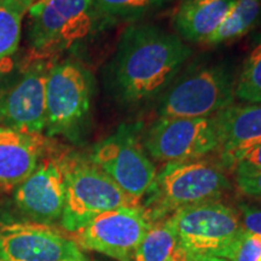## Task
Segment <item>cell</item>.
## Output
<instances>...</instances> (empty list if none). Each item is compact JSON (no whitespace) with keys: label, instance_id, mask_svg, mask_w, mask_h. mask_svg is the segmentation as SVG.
Masks as SVG:
<instances>
[{"label":"cell","instance_id":"obj_1","mask_svg":"<svg viewBox=\"0 0 261 261\" xmlns=\"http://www.w3.org/2000/svg\"><path fill=\"white\" fill-rule=\"evenodd\" d=\"M192 54L178 35L150 24L129 25L106 70V85L123 107L161 97Z\"/></svg>","mask_w":261,"mask_h":261},{"label":"cell","instance_id":"obj_18","mask_svg":"<svg viewBox=\"0 0 261 261\" xmlns=\"http://www.w3.org/2000/svg\"><path fill=\"white\" fill-rule=\"evenodd\" d=\"M179 246L173 217L155 221L128 261H167Z\"/></svg>","mask_w":261,"mask_h":261},{"label":"cell","instance_id":"obj_13","mask_svg":"<svg viewBox=\"0 0 261 261\" xmlns=\"http://www.w3.org/2000/svg\"><path fill=\"white\" fill-rule=\"evenodd\" d=\"M14 201L33 223L50 225L61 219L65 201L62 159L42 156L32 174L15 189Z\"/></svg>","mask_w":261,"mask_h":261},{"label":"cell","instance_id":"obj_5","mask_svg":"<svg viewBox=\"0 0 261 261\" xmlns=\"http://www.w3.org/2000/svg\"><path fill=\"white\" fill-rule=\"evenodd\" d=\"M236 79L223 63L192 67L160 97V117H212L234 99Z\"/></svg>","mask_w":261,"mask_h":261},{"label":"cell","instance_id":"obj_27","mask_svg":"<svg viewBox=\"0 0 261 261\" xmlns=\"http://www.w3.org/2000/svg\"><path fill=\"white\" fill-rule=\"evenodd\" d=\"M167 261H190V255L181 247H177Z\"/></svg>","mask_w":261,"mask_h":261},{"label":"cell","instance_id":"obj_22","mask_svg":"<svg viewBox=\"0 0 261 261\" xmlns=\"http://www.w3.org/2000/svg\"><path fill=\"white\" fill-rule=\"evenodd\" d=\"M217 257L227 261H261V234L243 231Z\"/></svg>","mask_w":261,"mask_h":261},{"label":"cell","instance_id":"obj_21","mask_svg":"<svg viewBox=\"0 0 261 261\" xmlns=\"http://www.w3.org/2000/svg\"><path fill=\"white\" fill-rule=\"evenodd\" d=\"M234 96L243 102L261 104V37L244 61L236 79Z\"/></svg>","mask_w":261,"mask_h":261},{"label":"cell","instance_id":"obj_24","mask_svg":"<svg viewBox=\"0 0 261 261\" xmlns=\"http://www.w3.org/2000/svg\"><path fill=\"white\" fill-rule=\"evenodd\" d=\"M237 190L246 198L261 201V171L248 174H234Z\"/></svg>","mask_w":261,"mask_h":261},{"label":"cell","instance_id":"obj_19","mask_svg":"<svg viewBox=\"0 0 261 261\" xmlns=\"http://www.w3.org/2000/svg\"><path fill=\"white\" fill-rule=\"evenodd\" d=\"M37 0H0V60L17 51L22 22Z\"/></svg>","mask_w":261,"mask_h":261},{"label":"cell","instance_id":"obj_9","mask_svg":"<svg viewBox=\"0 0 261 261\" xmlns=\"http://www.w3.org/2000/svg\"><path fill=\"white\" fill-rule=\"evenodd\" d=\"M142 146L154 160L194 161L219 149L213 117H159L145 130Z\"/></svg>","mask_w":261,"mask_h":261},{"label":"cell","instance_id":"obj_8","mask_svg":"<svg viewBox=\"0 0 261 261\" xmlns=\"http://www.w3.org/2000/svg\"><path fill=\"white\" fill-rule=\"evenodd\" d=\"M90 160L137 204L151 189L158 173L135 130L126 126L98 143Z\"/></svg>","mask_w":261,"mask_h":261},{"label":"cell","instance_id":"obj_29","mask_svg":"<svg viewBox=\"0 0 261 261\" xmlns=\"http://www.w3.org/2000/svg\"><path fill=\"white\" fill-rule=\"evenodd\" d=\"M190 261H195V260H192V259H191V257H190Z\"/></svg>","mask_w":261,"mask_h":261},{"label":"cell","instance_id":"obj_6","mask_svg":"<svg viewBox=\"0 0 261 261\" xmlns=\"http://www.w3.org/2000/svg\"><path fill=\"white\" fill-rule=\"evenodd\" d=\"M94 83L83 64L65 61L52 65L46 81L48 137L77 139L89 125Z\"/></svg>","mask_w":261,"mask_h":261},{"label":"cell","instance_id":"obj_28","mask_svg":"<svg viewBox=\"0 0 261 261\" xmlns=\"http://www.w3.org/2000/svg\"><path fill=\"white\" fill-rule=\"evenodd\" d=\"M190 257L195 261H227L223 259V257H217V256H190Z\"/></svg>","mask_w":261,"mask_h":261},{"label":"cell","instance_id":"obj_3","mask_svg":"<svg viewBox=\"0 0 261 261\" xmlns=\"http://www.w3.org/2000/svg\"><path fill=\"white\" fill-rule=\"evenodd\" d=\"M28 14V61L70 48L104 23L93 0H37Z\"/></svg>","mask_w":261,"mask_h":261},{"label":"cell","instance_id":"obj_15","mask_svg":"<svg viewBox=\"0 0 261 261\" xmlns=\"http://www.w3.org/2000/svg\"><path fill=\"white\" fill-rule=\"evenodd\" d=\"M46 140L41 135L0 127V190L24 181L42 159Z\"/></svg>","mask_w":261,"mask_h":261},{"label":"cell","instance_id":"obj_17","mask_svg":"<svg viewBox=\"0 0 261 261\" xmlns=\"http://www.w3.org/2000/svg\"><path fill=\"white\" fill-rule=\"evenodd\" d=\"M261 16V0H233L227 15L205 44L220 45L242 38L255 27Z\"/></svg>","mask_w":261,"mask_h":261},{"label":"cell","instance_id":"obj_4","mask_svg":"<svg viewBox=\"0 0 261 261\" xmlns=\"http://www.w3.org/2000/svg\"><path fill=\"white\" fill-rule=\"evenodd\" d=\"M61 159L65 179L61 224L67 232H76L106 212L138 205L91 160L76 156Z\"/></svg>","mask_w":261,"mask_h":261},{"label":"cell","instance_id":"obj_25","mask_svg":"<svg viewBox=\"0 0 261 261\" xmlns=\"http://www.w3.org/2000/svg\"><path fill=\"white\" fill-rule=\"evenodd\" d=\"M234 174H248V173L261 171V143L253 146L241 156L233 165Z\"/></svg>","mask_w":261,"mask_h":261},{"label":"cell","instance_id":"obj_16","mask_svg":"<svg viewBox=\"0 0 261 261\" xmlns=\"http://www.w3.org/2000/svg\"><path fill=\"white\" fill-rule=\"evenodd\" d=\"M233 0H182L173 16L178 37L207 42L227 15Z\"/></svg>","mask_w":261,"mask_h":261},{"label":"cell","instance_id":"obj_26","mask_svg":"<svg viewBox=\"0 0 261 261\" xmlns=\"http://www.w3.org/2000/svg\"><path fill=\"white\" fill-rule=\"evenodd\" d=\"M19 70L12 56L0 60V96L17 79Z\"/></svg>","mask_w":261,"mask_h":261},{"label":"cell","instance_id":"obj_2","mask_svg":"<svg viewBox=\"0 0 261 261\" xmlns=\"http://www.w3.org/2000/svg\"><path fill=\"white\" fill-rule=\"evenodd\" d=\"M232 185L218 165L194 161L168 162L156 173L145 207L151 223L204 202L219 201Z\"/></svg>","mask_w":261,"mask_h":261},{"label":"cell","instance_id":"obj_11","mask_svg":"<svg viewBox=\"0 0 261 261\" xmlns=\"http://www.w3.org/2000/svg\"><path fill=\"white\" fill-rule=\"evenodd\" d=\"M0 261H86V256L71 237L29 221L0 225Z\"/></svg>","mask_w":261,"mask_h":261},{"label":"cell","instance_id":"obj_10","mask_svg":"<svg viewBox=\"0 0 261 261\" xmlns=\"http://www.w3.org/2000/svg\"><path fill=\"white\" fill-rule=\"evenodd\" d=\"M140 205H127L98 215L70 237L81 249L128 261L151 226Z\"/></svg>","mask_w":261,"mask_h":261},{"label":"cell","instance_id":"obj_14","mask_svg":"<svg viewBox=\"0 0 261 261\" xmlns=\"http://www.w3.org/2000/svg\"><path fill=\"white\" fill-rule=\"evenodd\" d=\"M212 117L226 167L232 168L244 152L261 143V104H231Z\"/></svg>","mask_w":261,"mask_h":261},{"label":"cell","instance_id":"obj_12","mask_svg":"<svg viewBox=\"0 0 261 261\" xmlns=\"http://www.w3.org/2000/svg\"><path fill=\"white\" fill-rule=\"evenodd\" d=\"M50 68L28 61L17 79L0 96V127L41 135L46 127V81Z\"/></svg>","mask_w":261,"mask_h":261},{"label":"cell","instance_id":"obj_7","mask_svg":"<svg viewBox=\"0 0 261 261\" xmlns=\"http://www.w3.org/2000/svg\"><path fill=\"white\" fill-rule=\"evenodd\" d=\"M172 217L179 247L190 256H218L244 231L236 208L220 201L185 207Z\"/></svg>","mask_w":261,"mask_h":261},{"label":"cell","instance_id":"obj_23","mask_svg":"<svg viewBox=\"0 0 261 261\" xmlns=\"http://www.w3.org/2000/svg\"><path fill=\"white\" fill-rule=\"evenodd\" d=\"M241 225L247 232L261 234V201H241L237 204Z\"/></svg>","mask_w":261,"mask_h":261},{"label":"cell","instance_id":"obj_20","mask_svg":"<svg viewBox=\"0 0 261 261\" xmlns=\"http://www.w3.org/2000/svg\"><path fill=\"white\" fill-rule=\"evenodd\" d=\"M168 0H93L97 12L104 21H136L158 11Z\"/></svg>","mask_w":261,"mask_h":261}]
</instances>
